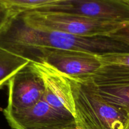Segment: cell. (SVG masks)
<instances>
[{"mask_svg":"<svg viewBox=\"0 0 129 129\" xmlns=\"http://www.w3.org/2000/svg\"><path fill=\"white\" fill-rule=\"evenodd\" d=\"M12 45L77 51L98 56L129 53V44L110 35L80 36L30 27L17 10L0 30V48Z\"/></svg>","mask_w":129,"mask_h":129,"instance_id":"1","label":"cell"},{"mask_svg":"<svg viewBox=\"0 0 129 129\" xmlns=\"http://www.w3.org/2000/svg\"><path fill=\"white\" fill-rule=\"evenodd\" d=\"M68 78L74 99L75 128H127L129 113L105 100L89 78Z\"/></svg>","mask_w":129,"mask_h":129,"instance_id":"2","label":"cell"},{"mask_svg":"<svg viewBox=\"0 0 129 129\" xmlns=\"http://www.w3.org/2000/svg\"><path fill=\"white\" fill-rule=\"evenodd\" d=\"M3 49L31 61L46 63L62 74L75 79L90 78L103 65L99 56L77 51L22 45L8 46Z\"/></svg>","mask_w":129,"mask_h":129,"instance_id":"3","label":"cell"},{"mask_svg":"<svg viewBox=\"0 0 129 129\" xmlns=\"http://www.w3.org/2000/svg\"><path fill=\"white\" fill-rule=\"evenodd\" d=\"M17 11L22 20L30 27L80 36L109 35L125 23L69 13L40 12L32 10Z\"/></svg>","mask_w":129,"mask_h":129,"instance_id":"4","label":"cell"},{"mask_svg":"<svg viewBox=\"0 0 129 129\" xmlns=\"http://www.w3.org/2000/svg\"><path fill=\"white\" fill-rule=\"evenodd\" d=\"M32 10L69 13L119 23L129 22V2L126 0H57Z\"/></svg>","mask_w":129,"mask_h":129,"instance_id":"5","label":"cell"},{"mask_svg":"<svg viewBox=\"0 0 129 129\" xmlns=\"http://www.w3.org/2000/svg\"><path fill=\"white\" fill-rule=\"evenodd\" d=\"M12 129H72L76 127L75 118L56 110L44 98L34 106L20 111L3 110Z\"/></svg>","mask_w":129,"mask_h":129,"instance_id":"6","label":"cell"},{"mask_svg":"<svg viewBox=\"0 0 129 129\" xmlns=\"http://www.w3.org/2000/svg\"><path fill=\"white\" fill-rule=\"evenodd\" d=\"M8 105L3 110L20 111L34 106L43 98L44 80L32 62L18 70L7 84Z\"/></svg>","mask_w":129,"mask_h":129,"instance_id":"7","label":"cell"},{"mask_svg":"<svg viewBox=\"0 0 129 129\" xmlns=\"http://www.w3.org/2000/svg\"><path fill=\"white\" fill-rule=\"evenodd\" d=\"M32 62L44 80V100L58 111L74 116V99L68 77L46 63Z\"/></svg>","mask_w":129,"mask_h":129,"instance_id":"8","label":"cell"},{"mask_svg":"<svg viewBox=\"0 0 129 129\" xmlns=\"http://www.w3.org/2000/svg\"><path fill=\"white\" fill-rule=\"evenodd\" d=\"M89 79L98 86L129 85V67L103 64L98 71Z\"/></svg>","mask_w":129,"mask_h":129,"instance_id":"9","label":"cell"},{"mask_svg":"<svg viewBox=\"0 0 129 129\" xmlns=\"http://www.w3.org/2000/svg\"><path fill=\"white\" fill-rule=\"evenodd\" d=\"M30 61L21 56L0 48V89L7 85L10 79Z\"/></svg>","mask_w":129,"mask_h":129,"instance_id":"10","label":"cell"},{"mask_svg":"<svg viewBox=\"0 0 129 129\" xmlns=\"http://www.w3.org/2000/svg\"><path fill=\"white\" fill-rule=\"evenodd\" d=\"M95 86L105 100L129 113V85L98 86L95 85Z\"/></svg>","mask_w":129,"mask_h":129,"instance_id":"11","label":"cell"},{"mask_svg":"<svg viewBox=\"0 0 129 129\" xmlns=\"http://www.w3.org/2000/svg\"><path fill=\"white\" fill-rule=\"evenodd\" d=\"M18 11L33 10L56 0H0Z\"/></svg>","mask_w":129,"mask_h":129,"instance_id":"12","label":"cell"},{"mask_svg":"<svg viewBox=\"0 0 129 129\" xmlns=\"http://www.w3.org/2000/svg\"><path fill=\"white\" fill-rule=\"evenodd\" d=\"M102 64H112L129 67V53L109 54L99 56Z\"/></svg>","mask_w":129,"mask_h":129,"instance_id":"13","label":"cell"},{"mask_svg":"<svg viewBox=\"0 0 129 129\" xmlns=\"http://www.w3.org/2000/svg\"><path fill=\"white\" fill-rule=\"evenodd\" d=\"M15 12V10L0 1V30Z\"/></svg>","mask_w":129,"mask_h":129,"instance_id":"14","label":"cell"},{"mask_svg":"<svg viewBox=\"0 0 129 129\" xmlns=\"http://www.w3.org/2000/svg\"><path fill=\"white\" fill-rule=\"evenodd\" d=\"M109 35L129 44V22L123 23Z\"/></svg>","mask_w":129,"mask_h":129,"instance_id":"15","label":"cell"},{"mask_svg":"<svg viewBox=\"0 0 129 129\" xmlns=\"http://www.w3.org/2000/svg\"><path fill=\"white\" fill-rule=\"evenodd\" d=\"M126 129H129V126H128V128H126Z\"/></svg>","mask_w":129,"mask_h":129,"instance_id":"16","label":"cell"},{"mask_svg":"<svg viewBox=\"0 0 129 129\" xmlns=\"http://www.w3.org/2000/svg\"><path fill=\"white\" fill-rule=\"evenodd\" d=\"M72 129H76V128H72Z\"/></svg>","mask_w":129,"mask_h":129,"instance_id":"17","label":"cell"},{"mask_svg":"<svg viewBox=\"0 0 129 129\" xmlns=\"http://www.w3.org/2000/svg\"><path fill=\"white\" fill-rule=\"evenodd\" d=\"M126 1H128V2H129V0H126Z\"/></svg>","mask_w":129,"mask_h":129,"instance_id":"18","label":"cell"},{"mask_svg":"<svg viewBox=\"0 0 129 129\" xmlns=\"http://www.w3.org/2000/svg\"><path fill=\"white\" fill-rule=\"evenodd\" d=\"M56 1H57V0H56Z\"/></svg>","mask_w":129,"mask_h":129,"instance_id":"19","label":"cell"}]
</instances>
